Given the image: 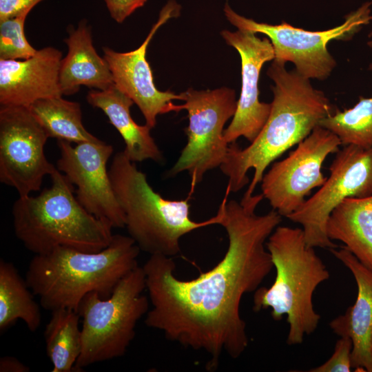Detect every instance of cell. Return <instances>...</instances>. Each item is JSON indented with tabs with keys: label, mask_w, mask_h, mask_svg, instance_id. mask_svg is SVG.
Wrapping results in <instances>:
<instances>
[{
	"label": "cell",
	"mask_w": 372,
	"mask_h": 372,
	"mask_svg": "<svg viewBox=\"0 0 372 372\" xmlns=\"http://www.w3.org/2000/svg\"><path fill=\"white\" fill-rule=\"evenodd\" d=\"M229 194L226 191L217 212L228 247L212 269L185 280L176 277L172 257L150 255L143 266L152 307L145 325L185 348L205 353L208 370L217 369L223 353L236 359L248 347L241 300L258 289L273 269L265 244L282 221L273 209L255 213L262 194L240 202L228 200Z\"/></svg>",
	"instance_id": "1"
},
{
	"label": "cell",
	"mask_w": 372,
	"mask_h": 372,
	"mask_svg": "<svg viewBox=\"0 0 372 372\" xmlns=\"http://www.w3.org/2000/svg\"><path fill=\"white\" fill-rule=\"evenodd\" d=\"M30 12L0 21V59L25 60L35 54L24 33L25 19Z\"/></svg>",
	"instance_id": "25"
},
{
	"label": "cell",
	"mask_w": 372,
	"mask_h": 372,
	"mask_svg": "<svg viewBox=\"0 0 372 372\" xmlns=\"http://www.w3.org/2000/svg\"><path fill=\"white\" fill-rule=\"evenodd\" d=\"M221 36L235 48L241 60V90L236 110L224 136L229 145L240 137L251 143L265 125L271 111V103L259 100L258 82L264 64L274 59V50L269 39H262L245 30L231 32L224 30Z\"/></svg>",
	"instance_id": "15"
},
{
	"label": "cell",
	"mask_w": 372,
	"mask_h": 372,
	"mask_svg": "<svg viewBox=\"0 0 372 372\" xmlns=\"http://www.w3.org/2000/svg\"><path fill=\"white\" fill-rule=\"evenodd\" d=\"M49 138L72 143L100 141L82 123L81 105L62 96L38 100L28 107Z\"/></svg>",
	"instance_id": "22"
},
{
	"label": "cell",
	"mask_w": 372,
	"mask_h": 372,
	"mask_svg": "<svg viewBox=\"0 0 372 372\" xmlns=\"http://www.w3.org/2000/svg\"><path fill=\"white\" fill-rule=\"evenodd\" d=\"M369 37L370 38V39L368 41L367 45H369V48H372V31L369 34Z\"/></svg>",
	"instance_id": "30"
},
{
	"label": "cell",
	"mask_w": 372,
	"mask_h": 372,
	"mask_svg": "<svg viewBox=\"0 0 372 372\" xmlns=\"http://www.w3.org/2000/svg\"><path fill=\"white\" fill-rule=\"evenodd\" d=\"M267 74L273 83V97L265 125L246 147H240L236 142L229 144L220 167L228 178L226 189L229 193L238 192L247 185V173L254 169L244 198L254 196L271 163L303 141L335 110L325 94L312 86L310 79L295 70H287L285 63L273 61Z\"/></svg>",
	"instance_id": "2"
},
{
	"label": "cell",
	"mask_w": 372,
	"mask_h": 372,
	"mask_svg": "<svg viewBox=\"0 0 372 372\" xmlns=\"http://www.w3.org/2000/svg\"><path fill=\"white\" fill-rule=\"evenodd\" d=\"M372 0L345 16L344 21L333 28L310 31L296 28L287 22L272 25L259 23L234 12L226 3L227 19L238 30L263 34L269 39L274 50L273 61L291 62L295 70L304 78L324 81L332 73L337 62L327 49L333 41H347L372 19Z\"/></svg>",
	"instance_id": "8"
},
{
	"label": "cell",
	"mask_w": 372,
	"mask_h": 372,
	"mask_svg": "<svg viewBox=\"0 0 372 372\" xmlns=\"http://www.w3.org/2000/svg\"><path fill=\"white\" fill-rule=\"evenodd\" d=\"M145 289V273L138 265L121 280L110 297L90 292L82 299L78 309L83 320L82 347L74 371L125 354L138 322L149 311Z\"/></svg>",
	"instance_id": "7"
},
{
	"label": "cell",
	"mask_w": 372,
	"mask_h": 372,
	"mask_svg": "<svg viewBox=\"0 0 372 372\" xmlns=\"http://www.w3.org/2000/svg\"><path fill=\"white\" fill-rule=\"evenodd\" d=\"M140 251L130 236L121 234H114L110 244L97 252L59 247L35 255L25 279L44 309L78 312L90 292L110 297L121 280L138 266Z\"/></svg>",
	"instance_id": "3"
},
{
	"label": "cell",
	"mask_w": 372,
	"mask_h": 372,
	"mask_svg": "<svg viewBox=\"0 0 372 372\" xmlns=\"http://www.w3.org/2000/svg\"><path fill=\"white\" fill-rule=\"evenodd\" d=\"M353 343L348 337H340L335 344L331 356L321 365L310 369L309 372H349L351 366Z\"/></svg>",
	"instance_id": "26"
},
{
	"label": "cell",
	"mask_w": 372,
	"mask_h": 372,
	"mask_svg": "<svg viewBox=\"0 0 372 372\" xmlns=\"http://www.w3.org/2000/svg\"><path fill=\"white\" fill-rule=\"evenodd\" d=\"M68 37L64 39L68 53L62 58L59 83L63 95L77 92L81 86L104 90L114 84L109 65L95 50L90 26L85 19L74 29L68 27Z\"/></svg>",
	"instance_id": "18"
},
{
	"label": "cell",
	"mask_w": 372,
	"mask_h": 372,
	"mask_svg": "<svg viewBox=\"0 0 372 372\" xmlns=\"http://www.w3.org/2000/svg\"><path fill=\"white\" fill-rule=\"evenodd\" d=\"M336 248L329 251L352 273L358 293L355 303L332 320L329 327L338 335L351 340L352 368L372 372V269L344 246Z\"/></svg>",
	"instance_id": "17"
},
{
	"label": "cell",
	"mask_w": 372,
	"mask_h": 372,
	"mask_svg": "<svg viewBox=\"0 0 372 372\" xmlns=\"http://www.w3.org/2000/svg\"><path fill=\"white\" fill-rule=\"evenodd\" d=\"M30 368L18 359L5 356L0 359V372H28Z\"/></svg>",
	"instance_id": "29"
},
{
	"label": "cell",
	"mask_w": 372,
	"mask_h": 372,
	"mask_svg": "<svg viewBox=\"0 0 372 372\" xmlns=\"http://www.w3.org/2000/svg\"><path fill=\"white\" fill-rule=\"evenodd\" d=\"M266 248L276 269V278L269 287L254 291L253 310L270 308L276 321L287 316V343L302 344L320 321L313 296L316 288L330 278L329 271L314 247L307 244L301 228L278 225L268 238Z\"/></svg>",
	"instance_id": "4"
},
{
	"label": "cell",
	"mask_w": 372,
	"mask_h": 372,
	"mask_svg": "<svg viewBox=\"0 0 372 372\" xmlns=\"http://www.w3.org/2000/svg\"><path fill=\"white\" fill-rule=\"evenodd\" d=\"M327 233L372 269V196L343 200L331 213Z\"/></svg>",
	"instance_id": "20"
},
{
	"label": "cell",
	"mask_w": 372,
	"mask_h": 372,
	"mask_svg": "<svg viewBox=\"0 0 372 372\" xmlns=\"http://www.w3.org/2000/svg\"><path fill=\"white\" fill-rule=\"evenodd\" d=\"M61 59V52L50 46L37 50L28 59H0L1 106L28 107L40 99L62 96Z\"/></svg>",
	"instance_id": "16"
},
{
	"label": "cell",
	"mask_w": 372,
	"mask_h": 372,
	"mask_svg": "<svg viewBox=\"0 0 372 372\" xmlns=\"http://www.w3.org/2000/svg\"><path fill=\"white\" fill-rule=\"evenodd\" d=\"M52 184L37 196L15 200L12 209L15 236L35 255L65 247L86 252L107 247L112 227L90 214L74 195V185L57 168Z\"/></svg>",
	"instance_id": "5"
},
{
	"label": "cell",
	"mask_w": 372,
	"mask_h": 372,
	"mask_svg": "<svg viewBox=\"0 0 372 372\" xmlns=\"http://www.w3.org/2000/svg\"><path fill=\"white\" fill-rule=\"evenodd\" d=\"M147 0H104L112 18L122 23L136 10L144 6Z\"/></svg>",
	"instance_id": "27"
},
{
	"label": "cell",
	"mask_w": 372,
	"mask_h": 372,
	"mask_svg": "<svg viewBox=\"0 0 372 372\" xmlns=\"http://www.w3.org/2000/svg\"><path fill=\"white\" fill-rule=\"evenodd\" d=\"M369 70L372 72V61ZM319 125L336 134L342 145L372 147V96H360L358 102L351 108L343 111L335 110Z\"/></svg>",
	"instance_id": "24"
},
{
	"label": "cell",
	"mask_w": 372,
	"mask_h": 372,
	"mask_svg": "<svg viewBox=\"0 0 372 372\" xmlns=\"http://www.w3.org/2000/svg\"><path fill=\"white\" fill-rule=\"evenodd\" d=\"M329 171L320 189L287 217L302 225L309 246L329 250L337 247L327 233L332 211L345 198L372 196V147L344 145Z\"/></svg>",
	"instance_id": "10"
},
{
	"label": "cell",
	"mask_w": 372,
	"mask_h": 372,
	"mask_svg": "<svg viewBox=\"0 0 372 372\" xmlns=\"http://www.w3.org/2000/svg\"><path fill=\"white\" fill-rule=\"evenodd\" d=\"M80 316L69 309L52 311L44 336L46 353L52 364V372L74 371L82 347Z\"/></svg>",
	"instance_id": "23"
},
{
	"label": "cell",
	"mask_w": 372,
	"mask_h": 372,
	"mask_svg": "<svg viewBox=\"0 0 372 372\" xmlns=\"http://www.w3.org/2000/svg\"><path fill=\"white\" fill-rule=\"evenodd\" d=\"M180 7L174 1L168 2L160 12L157 22L150 30L143 43L136 49L118 52L104 47L103 57L107 62L114 84L136 103L142 112L146 125L155 127L159 114L175 112L174 100L183 101L181 94L158 90L146 59L147 46L158 29L172 18L177 17Z\"/></svg>",
	"instance_id": "14"
},
{
	"label": "cell",
	"mask_w": 372,
	"mask_h": 372,
	"mask_svg": "<svg viewBox=\"0 0 372 372\" xmlns=\"http://www.w3.org/2000/svg\"><path fill=\"white\" fill-rule=\"evenodd\" d=\"M109 174L125 215V227L143 251L172 258L180 252V240L184 235L201 227L219 225L217 214L203 222L192 220L189 198H164L153 189L146 174L123 151L114 154Z\"/></svg>",
	"instance_id": "6"
},
{
	"label": "cell",
	"mask_w": 372,
	"mask_h": 372,
	"mask_svg": "<svg viewBox=\"0 0 372 372\" xmlns=\"http://www.w3.org/2000/svg\"><path fill=\"white\" fill-rule=\"evenodd\" d=\"M46 132L28 107H0V181L19 196L40 190L56 167L47 159Z\"/></svg>",
	"instance_id": "12"
},
{
	"label": "cell",
	"mask_w": 372,
	"mask_h": 372,
	"mask_svg": "<svg viewBox=\"0 0 372 372\" xmlns=\"http://www.w3.org/2000/svg\"><path fill=\"white\" fill-rule=\"evenodd\" d=\"M25 279L15 266L0 260V331H3L21 320L28 329L36 331L41 320L39 304Z\"/></svg>",
	"instance_id": "21"
},
{
	"label": "cell",
	"mask_w": 372,
	"mask_h": 372,
	"mask_svg": "<svg viewBox=\"0 0 372 372\" xmlns=\"http://www.w3.org/2000/svg\"><path fill=\"white\" fill-rule=\"evenodd\" d=\"M86 99L92 107L101 110L118 132L125 145L123 152L131 161H163L162 152L150 134L152 128L133 120L130 114L133 101L114 85L104 90H91Z\"/></svg>",
	"instance_id": "19"
},
{
	"label": "cell",
	"mask_w": 372,
	"mask_h": 372,
	"mask_svg": "<svg viewBox=\"0 0 372 372\" xmlns=\"http://www.w3.org/2000/svg\"><path fill=\"white\" fill-rule=\"evenodd\" d=\"M180 94L184 103L176 105L175 112L187 111L189 125L185 130L187 143L168 175L187 172L193 191L206 172L225 161L229 144L224 126L234 116L238 100L235 91L227 87L211 90L189 87Z\"/></svg>",
	"instance_id": "9"
},
{
	"label": "cell",
	"mask_w": 372,
	"mask_h": 372,
	"mask_svg": "<svg viewBox=\"0 0 372 372\" xmlns=\"http://www.w3.org/2000/svg\"><path fill=\"white\" fill-rule=\"evenodd\" d=\"M60 157L56 168L76 186V197L91 214L112 228L125 226L124 213L111 183L107 162L114 148L100 141L72 145L58 141Z\"/></svg>",
	"instance_id": "13"
},
{
	"label": "cell",
	"mask_w": 372,
	"mask_h": 372,
	"mask_svg": "<svg viewBox=\"0 0 372 372\" xmlns=\"http://www.w3.org/2000/svg\"><path fill=\"white\" fill-rule=\"evenodd\" d=\"M340 145L336 134L318 125L286 158L274 163L261 181L262 194L272 209L285 217L296 211L312 189L325 183L322 164Z\"/></svg>",
	"instance_id": "11"
},
{
	"label": "cell",
	"mask_w": 372,
	"mask_h": 372,
	"mask_svg": "<svg viewBox=\"0 0 372 372\" xmlns=\"http://www.w3.org/2000/svg\"><path fill=\"white\" fill-rule=\"evenodd\" d=\"M43 0H0V21L31 10Z\"/></svg>",
	"instance_id": "28"
}]
</instances>
